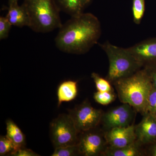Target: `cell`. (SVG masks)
I'll return each instance as SVG.
<instances>
[{"label": "cell", "instance_id": "cell-1", "mask_svg": "<svg viewBox=\"0 0 156 156\" xmlns=\"http://www.w3.org/2000/svg\"><path fill=\"white\" fill-rule=\"evenodd\" d=\"M59 29L55 40L56 47L71 54L87 53L97 44L101 34L100 21L89 13L72 17Z\"/></svg>", "mask_w": 156, "mask_h": 156}, {"label": "cell", "instance_id": "cell-2", "mask_svg": "<svg viewBox=\"0 0 156 156\" xmlns=\"http://www.w3.org/2000/svg\"><path fill=\"white\" fill-rule=\"evenodd\" d=\"M120 100L145 114L152 83L145 68L114 83Z\"/></svg>", "mask_w": 156, "mask_h": 156}, {"label": "cell", "instance_id": "cell-3", "mask_svg": "<svg viewBox=\"0 0 156 156\" xmlns=\"http://www.w3.org/2000/svg\"><path fill=\"white\" fill-rule=\"evenodd\" d=\"M29 19L28 27L38 33H47L62 25L56 0H24Z\"/></svg>", "mask_w": 156, "mask_h": 156}, {"label": "cell", "instance_id": "cell-4", "mask_svg": "<svg viewBox=\"0 0 156 156\" xmlns=\"http://www.w3.org/2000/svg\"><path fill=\"white\" fill-rule=\"evenodd\" d=\"M100 46L108 58L109 69L107 79L110 82L114 83L132 75L143 67L128 48H120L108 41L100 44Z\"/></svg>", "mask_w": 156, "mask_h": 156}, {"label": "cell", "instance_id": "cell-5", "mask_svg": "<svg viewBox=\"0 0 156 156\" xmlns=\"http://www.w3.org/2000/svg\"><path fill=\"white\" fill-rule=\"evenodd\" d=\"M78 133L68 114L58 115L50 123V139L54 148L78 144Z\"/></svg>", "mask_w": 156, "mask_h": 156}, {"label": "cell", "instance_id": "cell-6", "mask_svg": "<svg viewBox=\"0 0 156 156\" xmlns=\"http://www.w3.org/2000/svg\"><path fill=\"white\" fill-rule=\"evenodd\" d=\"M68 114L72 119L79 133L95 129L103 116L101 110L94 108L87 101L69 110Z\"/></svg>", "mask_w": 156, "mask_h": 156}, {"label": "cell", "instance_id": "cell-7", "mask_svg": "<svg viewBox=\"0 0 156 156\" xmlns=\"http://www.w3.org/2000/svg\"><path fill=\"white\" fill-rule=\"evenodd\" d=\"M133 108L128 104L124 103L103 115L101 121L105 126L109 129L131 126L134 118Z\"/></svg>", "mask_w": 156, "mask_h": 156}, {"label": "cell", "instance_id": "cell-8", "mask_svg": "<svg viewBox=\"0 0 156 156\" xmlns=\"http://www.w3.org/2000/svg\"><path fill=\"white\" fill-rule=\"evenodd\" d=\"M93 129L82 132L79 137L78 145L80 154L95 156L103 153L106 139L99 133L92 131Z\"/></svg>", "mask_w": 156, "mask_h": 156}, {"label": "cell", "instance_id": "cell-9", "mask_svg": "<svg viewBox=\"0 0 156 156\" xmlns=\"http://www.w3.org/2000/svg\"><path fill=\"white\" fill-rule=\"evenodd\" d=\"M128 49L144 67L156 64V37L144 40Z\"/></svg>", "mask_w": 156, "mask_h": 156}, {"label": "cell", "instance_id": "cell-10", "mask_svg": "<svg viewBox=\"0 0 156 156\" xmlns=\"http://www.w3.org/2000/svg\"><path fill=\"white\" fill-rule=\"evenodd\" d=\"M110 147L121 148L135 142V127L133 125L125 127H118L110 129L105 136Z\"/></svg>", "mask_w": 156, "mask_h": 156}, {"label": "cell", "instance_id": "cell-11", "mask_svg": "<svg viewBox=\"0 0 156 156\" xmlns=\"http://www.w3.org/2000/svg\"><path fill=\"white\" fill-rule=\"evenodd\" d=\"M136 139L143 144L153 142L156 139V119L149 113L144 114L141 122L135 127Z\"/></svg>", "mask_w": 156, "mask_h": 156}, {"label": "cell", "instance_id": "cell-12", "mask_svg": "<svg viewBox=\"0 0 156 156\" xmlns=\"http://www.w3.org/2000/svg\"><path fill=\"white\" fill-rule=\"evenodd\" d=\"M6 17L12 26L22 27H29V25L27 11L23 5L20 6L18 2L9 5L8 12Z\"/></svg>", "mask_w": 156, "mask_h": 156}, {"label": "cell", "instance_id": "cell-13", "mask_svg": "<svg viewBox=\"0 0 156 156\" xmlns=\"http://www.w3.org/2000/svg\"><path fill=\"white\" fill-rule=\"evenodd\" d=\"M91 0H56L60 11L75 17L84 13Z\"/></svg>", "mask_w": 156, "mask_h": 156}, {"label": "cell", "instance_id": "cell-14", "mask_svg": "<svg viewBox=\"0 0 156 156\" xmlns=\"http://www.w3.org/2000/svg\"><path fill=\"white\" fill-rule=\"evenodd\" d=\"M77 82L73 80L63 81L57 89L58 107L63 102H68L74 99L77 95Z\"/></svg>", "mask_w": 156, "mask_h": 156}, {"label": "cell", "instance_id": "cell-15", "mask_svg": "<svg viewBox=\"0 0 156 156\" xmlns=\"http://www.w3.org/2000/svg\"><path fill=\"white\" fill-rule=\"evenodd\" d=\"M6 135L14 143L17 149L25 147V136L19 127L10 119L6 120Z\"/></svg>", "mask_w": 156, "mask_h": 156}, {"label": "cell", "instance_id": "cell-16", "mask_svg": "<svg viewBox=\"0 0 156 156\" xmlns=\"http://www.w3.org/2000/svg\"><path fill=\"white\" fill-rule=\"evenodd\" d=\"M103 154L105 155L109 156H137L141 155L137 144L135 142L124 147H110Z\"/></svg>", "mask_w": 156, "mask_h": 156}, {"label": "cell", "instance_id": "cell-17", "mask_svg": "<svg viewBox=\"0 0 156 156\" xmlns=\"http://www.w3.org/2000/svg\"><path fill=\"white\" fill-rule=\"evenodd\" d=\"M145 0H133L132 13L134 23L139 24L145 12Z\"/></svg>", "mask_w": 156, "mask_h": 156}, {"label": "cell", "instance_id": "cell-18", "mask_svg": "<svg viewBox=\"0 0 156 156\" xmlns=\"http://www.w3.org/2000/svg\"><path fill=\"white\" fill-rule=\"evenodd\" d=\"M17 149L16 146L6 135L0 136V156H10Z\"/></svg>", "mask_w": 156, "mask_h": 156}, {"label": "cell", "instance_id": "cell-19", "mask_svg": "<svg viewBox=\"0 0 156 156\" xmlns=\"http://www.w3.org/2000/svg\"><path fill=\"white\" fill-rule=\"evenodd\" d=\"M80 154L78 144L56 148L51 156H75Z\"/></svg>", "mask_w": 156, "mask_h": 156}, {"label": "cell", "instance_id": "cell-20", "mask_svg": "<svg viewBox=\"0 0 156 156\" xmlns=\"http://www.w3.org/2000/svg\"><path fill=\"white\" fill-rule=\"evenodd\" d=\"M98 91L99 92H111L112 88L109 81L107 79H105L101 77L98 74L93 73L91 75Z\"/></svg>", "mask_w": 156, "mask_h": 156}, {"label": "cell", "instance_id": "cell-21", "mask_svg": "<svg viewBox=\"0 0 156 156\" xmlns=\"http://www.w3.org/2000/svg\"><path fill=\"white\" fill-rule=\"evenodd\" d=\"M94 98L97 103L102 105H107L114 100L115 95L111 92H99L94 93Z\"/></svg>", "mask_w": 156, "mask_h": 156}, {"label": "cell", "instance_id": "cell-22", "mask_svg": "<svg viewBox=\"0 0 156 156\" xmlns=\"http://www.w3.org/2000/svg\"><path fill=\"white\" fill-rule=\"evenodd\" d=\"M12 25L6 17H0V40L5 39L9 37Z\"/></svg>", "mask_w": 156, "mask_h": 156}, {"label": "cell", "instance_id": "cell-23", "mask_svg": "<svg viewBox=\"0 0 156 156\" xmlns=\"http://www.w3.org/2000/svg\"><path fill=\"white\" fill-rule=\"evenodd\" d=\"M156 113V89L153 86L148 97L146 113Z\"/></svg>", "mask_w": 156, "mask_h": 156}, {"label": "cell", "instance_id": "cell-24", "mask_svg": "<svg viewBox=\"0 0 156 156\" xmlns=\"http://www.w3.org/2000/svg\"><path fill=\"white\" fill-rule=\"evenodd\" d=\"M12 156H39L40 155L30 149L24 147L19 148L10 155Z\"/></svg>", "mask_w": 156, "mask_h": 156}, {"label": "cell", "instance_id": "cell-25", "mask_svg": "<svg viewBox=\"0 0 156 156\" xmlns=\"http://www.w3.org/2000/svg\"><path fill=\"white\" fill-rule=\"evenodd\" d=\"M151 81L153 86L156 89V64L144 67Z\"/></svg>", "mask_w": 156, "mask_h": 156}, {"label": "cell", "instance_id": "cell-26", "mask_svg": "<svg viewBox=\"0 0 156 156\" xmlns=\"http://www.w3.org/2000/svg\"><path fill=\"white\" fill-rule=\"evenodd\" d=\"M152 155L154 156H156V144L154 147L153 149L152 150Z\"/></svg>", "mask_w": 156, "mask_h": 156}, {"label": "cell", "instance_id": "cell-27", "mask_svg": "<svg viewBox=\"0 0 156 156\" xmlns=\"http://www.w3.org/2000/svg\"><path fill=\"white\" fill-rule=\"evenodd\" d=\"M19 0H9V5L15 2H18Z\"/></svg>", "mask_w": 156, "mask_h": 156}, {"label": "cell", "instance_id": "cell-28", "mask_svg": "<svg viewBox=\"0 0 156 156\" xmlns=\"http://www.w3.org/2000/svg\"><path fill=\"white\" fill-rule=\"evenodd\" d=\"M151 114H152L154 116V118H155L156 119V113H151Z\"/></svg>", "mask_w": 156, "mask_h": 156}]
</instances>
